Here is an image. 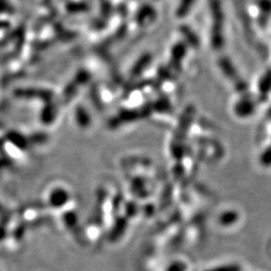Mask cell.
Here are the masks:
<instances>
[{"label":"cell","mask_w":271,"mask_h":271,"mask_svg":"<svg viewBox=\"0 0 271 271\" xmlns=\"http://www.w3.org/2000/svg\"><path fill=\"white\" fill-rule=\"evenodd\" d=\"M235 214L234 213H229V214H226L225 216L223 217V219L221 220L222 223H228V222H232L234 221V218H235Z\"/></svg>","instance_id":"1"}]
</instances>
